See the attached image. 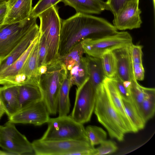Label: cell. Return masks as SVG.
Instances as JSON below:
<instances>
[{"label":"cell","instance_id":"ab89813d","mask_svg":"<svg viewBox=\"0 0 155 155\" xmlns=\"http://www.w3.org/2000/svg\"><path fill=\"white\" fill-rule=\"evenodd\" d=\"M7 1L6 0H0V5L6 2Z\"/></svg>","mask_w":155,"mask_h":155},{"label":"cell","instance_id":"8fae6325","mask_svg":"<svg viewBox=\"0 0 155 155\" xmlns=\"http://www.w3.org/2000/svg\"><path fill=\"white\" fill-rule=\"evenodd\" d=\"M50 114L42 100L23 108L8 117V122L14 124H32L41 126L47 123Z\"/></svg>","mask_w":155,"mask_h":155},{"label":"cell","instance_id":"7a4b0ae2","mask_svg":"<svg viewBox=\"0 0 155 155\" xmlns=\"http://www.w3.org/2000/svg\"><path fill=\"white\" fill-rule=\"evenodd\" d=\"M96 97L94 112L98 120L111 138L122 141L129 130L123 117L112 104L103 83L96 89Z\"/></svg>","mask_w":155,"mask_h":155},{"label":"cell","instance_id":"f35d334b","mask_svg":"<svg viewBox=\"0 0 155 155\" xmlns=\"http://www.w3.org/2000/svg\"><path fill=\"white\" fill-rule=\"evenodd\" d=\"M12 155L9 152L5 151H4L0 150V155Z\"/></svg>","mask_w":155,"mask_h":155},{"label":"cell","instance_id":"d6a6232c","mask_svg":"<svg viewBox=\"0 0 155 155\" xmlns=\"http://www.w3.org/2000/svg\"><path fill=\"white\" fill-rule=\"evenodd\" d=\"M100 144L98 147L95 148L94 155L110 154L115 152L117 149L116 143L112 140H106Z\"/></svg>","mask_w":155,"mask_h":155},{"label":"cell","instance_id":"83f0119b","mask_svg":"<svg viewBox=\"0 0 155 155\" xmlns=\"http://www.w3.org/2000/svg\"><path fill=\"white\" fill-rule=\"evenodd\" d=\"M84 53L81 42L75 45L66 55L59 58L68 71L80 60Z\"/></svg>","mask_w":155,"mask_h":155},{"label":"cell","instance_id":"9c48e42d","mask_svg":"<svg viewBox=\"0 0 155 155\" xmlns=\"http://www.w3.org/2000/svg\"><path fill=\"white\" fill-rule=\"evenodd\" d=\"M96 99V90L88 78L76 89L74 104L70 116L83 124L89 122L94 111Z\"/></svg>","mask_w":155,"mask_h":155},{"label":"cell","instance_id":"ba28073f","mask_svg":"<svg viewBox=\"0 0 155 155\" xmlns=\"http://www.w3.org/2000/svg\"><path fill=\"white\" fill-rule=\"evenodd\" d=\"M131 35L127 31H118L112 35L88 38L81 42L84 53L90 56L100 58L105 53L133 43Z\"/></svg>","mask_w":155,"mask_h":155},{"label":"cell","instance_id":"7c38bea8","mask_svg":"<svg viewBox=\"0 0 155 155\" xmlns=\"http://www.w3.org/2000/svg\"><path fill=\"white\" fill-rule=\"evenodd\" d=\"M139 0L128 2L115 16L113 25L117 30H132L140 28L142 23L139 8Z\"/></svg>","mask_w":155,"mask_h":155},{"label":"cell","instance_id":"e575fe53","mask_svg":"<svg viewBox=\"0 0 155 155\" xmlns=\"http://www.w3.org/2000/svg\"><path fill=\"white\" fill-rule=\"evenodd\" d=\"M111 79L122 99L126 101L132 102L129 90L124 82L116 76Z\"/></svg>","mask_w":155,"mask_h":155},{"label":"cell","instance_id":"836d02e7","mask_svg":"<svg viewBox=\"0 0 155 155\" xmlns=\"http://www.w3.org/2000/svg\"><path fill=\"white\" fill-rule=\"evenodd\" d=\"M48 46L45 37L43 34L39 32L38 58V68L45 64Z\"/></svg>","mask_w":155,"mask_h":155},{"label":"cell","instance_id":"d4e9b609","mask_svg":"<svg viewBox=\"0 0 155 155\" xmlns=\"http://www.w3.org/2000/svg\"><path fill=\"white\" fill-rule=\"evenodd\" d=\"M39 37V35L32 42L23 54L10 66L0 73V80L13 77L18 74L28 55Z\"/></svg>","mask_w":155,"mask_h":155},{"label":"cell","instance_id":"f546056e","mask_svg":"<svg viewBox=\"0 0 155 155\" xmlns=\"http://www.w3.org/2000/svg\"><path fill=\"white\" fill-rule=\"evenodd\" d=\"M85 131L89 142L93 146L100 144L106 140V132L100 127L88 125L85 128Z\"/></svg>","mask_w":155,"mask_h":155},{"label":"cell","instance_id":"2e32d148","mask_svg":"<svg viewBox=\"0 0 155 155\" xmlns=\"http://www.w3.org/2000/svg\"><path fill=\"white\" fill-rule=\"evenodd\" d=\"M18 98L19 110L42 100L39 84L28 82L18 85Z\"/></svg>","mask_w":155,"mask_h":155},{"label":"cell","instance_id":"7402d4cb","mask_svg":"<svg viewBox=\"0 0 155 155\" xmlns=\"http://www.w3.org/2000/svg\"><path fill=\"white\" fill-rule=\"evenodd\" d=\"M145 97L138 111L146 123L154 115L155 111V89L144 87Z\"/></svg>","mask_w":155,"mask_h":155},{"label":"cell","instance_id":"4fadbf2b","mask_svg":"<svg viewBox=\"0 0 155 155\" xmlns=\"http://www.w3.org/2000/svg\"><path fill=\"white\" fill-rule=\"evenodd\" d=\"M132 44L112 51L116 61V76L124 83H130L137 81L134 78L133 69L131 55Z\"/></svg>","mask_w":155,"mask_h":155},{"label":"cell","instance_id":"e0dca14e","mask_svg":"<svg viewBox=\"0 0 155 155\" xmlns=\"http://www.w3.org/2000/svg\"><path fill=\"white\" fill-rule=\"evenodd\" d=\"M61 2L74 8L76 13L98 14L105 10L110 11L106 2L102 0H61Z\"/></svg>","mask_w":155,"mask_h":155},{"label":"cell","instance_id":"8d00e7d4","mask_svg":"<svg viewBox=\"0 0 155 155\" xmlns=\"http://www.w3.org/2000/svg\"><path fill=\"white\" fill-rule=\"evenodd\" d=\"M6 2L0 5V26L3 25L7 12L8 7Z\"/></svg>","mask_w":155,"mask_h":155},{"label":"cell","instance_id":"ffe728a7","mask_svg":"<svg viewBox=\"0 0 155 155\" xmlns=\"http://www.w3.org/2000/svg\"><path fill=\"white\" fill-rule=\"evenodd\" d=\"M89 75V80L96 89L103 83L106 77L103 68L100 58L86 54L85 57Z\"/></svg>","mask_w":155,"mask_h":155},{"label":"cell","instance_id":"277c9868","mask_svg":"<svg viewBox=\"0 0 155 155\" xmlns=\"http://www.w3.org/2000/svg\"><path fill=\"white\" fill-rule=\"evenodd\" d=\"M31 143L36 155H94L95 150L94 146L86 141L39 139Z\"/></svg>","mask_w":155,"mask_h":155},{"label":"cell","instance_id":"5b68a950","mask_svg":"<svg viewBox=\"0 0 155 155\" xmlns=\"http://www.w3.org/2000/svg\"><path fill=\"white\" fill-rule=\"evenodd\" d=\"M57 5L40 13L39 32L46 39L48 52L45 64L59 58L58 51L62 19L60 18Z\"/></svg>","mask_w":155,"mask_h":155},{"label":"cell","instance_id":"74e56055","mask_svg":"<svg viewBox=\"0 0 155 155\" xmlns=\"http://www.w3.org/2000/svg\"><path fill=\"white\" fill-rule=\"evenodd\" d=\"M5 113V110L3 104L0 98V119H1Z\"/></svg>","mask_w":155,"mask_h":155},{"label":"cell","instance_id":"4316f807","mask_svg":"<svg viewBox=\"0 0 155 155\" xmlns=\"http://www.w3.org/2000/svg\"><path fill=\"white\" fill-rule=\"evenodd\" d=\"M122 102L125 113L134 127L137 131L143 129L146 123L140 116L133 103L123 99Z\"/></svg>","mask_w":155,"mask_h":155},{"label":"cell","instance_id":"3957f363","mask_svg":"<svg viewBox=\"0 0 155 155\" xmlns=\"http://www.w3.org/2000/svg\"><path fill=\"white\" fill-rule=\"evenodd\" d=\"M46 71L40 75L39 85L42 101L50 115L58 113V97L61 84L68 75V71L60 58L45 64Z\"/></svg>","mask_w":155,"mask_h":155},{"label":"cell","instance_id":"484cf974","mask_svg":"<svg viewBox=\"0 0 155 155\" xmlns=\"http://www.w3.org/2000/svg\"><path fill=\"white\" fill-rule=\"evenodd\" d=\"M143 46L139 45H131V55L133 69L134 78L137 81H143L145 71L142 63Z\"/></svg>","mask_w":155,"mask_h":155},{"label":"cell","instance_id":"d6986e66","mask_svg":"<svg viewBox=\"0 0 155 155\" xmlns=\"http://www.w3.org/2000/svg\"><path fill=\"white\" fill-rule=\"evenodd\" d=\"M0 98L8 117L19 110L18 85L0 87Z\"/></svg>","mask_w":155,"mask_h":155},{"label":"cell","instance_id":"b9f144b4","mask_svg":"<svg viewBox=\"0 0 155 155\" xmlns=\"http://www.w3.org/2000/svg\"></svg>","mask_w":155,"mask_h":155},{"label":"cell","instance_id":"1f68e13d","mask_svg":"<svg viewBox=\"0 0 155 155\" xmlns=\"http://www.w3.org/2000/svg\"><path fill=\"white\" fill-rule=\"evenodd\" d=\"M61 1V0H39L32 8L30 14L33 16L38 17L40 13L51 7L57 5Z\"/></svg>","mask_w":155,"mask_h":155},{"label":"cell","instance_id":"30bf717a","mask_svg":"<svg viewBox=\"0 0 155 155\" xmlns=\"http://www.w3.org/2000/svg\"><path fill=\"white\" fill-rule=\"evenodd\" d=\"M0 147L12 155L35 154L32 143L8 121L0 125Z\"/></svg>","mask_w":155,"mask_h":155},{"label":"cell","instance_id":"60d3db41","mask_svg":"<svg viewBox=\"0 0 155 155\" xmlns=\"http://www.w3.org/2000/svg\"><path fill=\"white\" fill-rule=\"evenodd\" d=\"M153 4L154 6V8H155V0H153Z\"/></svg>","mask_w":155,"mask_h":155},{"label":"cell","instance_id":"52a82bcc","mask_svg":"<svg viewBox=\"0 0 155 155\" xmlns=\"http://www.w3.org/2000/svg\"><path fill=\"white\" fill-rule=\"evenodd\" d=\"M38 17L30 14L22 21L0 26V60L7 57L37 24Z\"/></svg>","mask_w":155,"mask_h":155},{"label":"cell","instance_id":"5bb4252c","mask_svg":"<svg viewBox=\"0 0 155 155\" xmlns=\"http://www.w3.org/2000/svg\"><path fill=\"white\" fill-rule=\"evenodd\" d=\"M32 0H7L8 10L3 25L19 22L28 18L32 9Z\"/></svg>","mask_w":155,"mask_h":155},{"label":"cell","instance_id":"44dd1931","mask_svg":"<svg viewBox=\"0 0 155 155\" xmlns=\"http://www.w3.org/2000/svg\"><path fill=\"white\" fill-rule=\"evenodd\" d=\"M68 76L72 85L78 87L89 78V75L85 57L80 60L68 71Z\"/></svg>","mask_w":155,"mask_h":155},{"label":"cell","instance_id":"cb8c5ba5","mask_svg":"<svg viewBox=\"0 0 155 155\" xmlns=\"http://www.w3.org/2000/svg\"><path fill=\"white\" fill-rule=\"evenodd\" d=\"M39 38V37L18 73L25 74L28 78V82L31 78H40V75L38 71V58Z\"/></svg>","mask_w":155,"mask_h":155},{"label":"cell","instance_id":"d590c367","mask_svg":"<svg viewBox=\"0 0 155 155\" xmlns=\"http://www.w3.org/2000/svg\"><path fill=\"white\" fill-rule=\"evenodd\" d=\"M131 0H107L106 2L114 16L128 2Z\"/></svg>","mask_w":155,"mask_h":155},{"label":"cell","instance_id":"4dcf8cb0","mask_svg":"<svg viewBox=\"0 0 155 155\" xmlns=\"http://www.w3.org/2000/svg\"><path fill=\"white\" fill-rule=\"evenodd\" d=\"M128 89L132 102L138 111L145 97L144 87L135 81L130 83Z\"/></svg>","mask_w":155,"mask_h":155},{"label":"cell","instance_id":"f1b7e54d","mask_svg":"<svg viewBox=\"0 0 155 155\" xmlns=\"http://www.w3.org/2000/svg\"><path fill=\"white\" fill-rule=\"evenodd\" d=\"M100 58L106 77L110 78L115 77L116 74V61L113 51L105 53Z\"/></svg>","mask_w":155,"mask_h":155},{"label":"cell","instance_id":"ac0fdd59","mask_svg":"<svg viewBox=\"0 0 155 155\" xmlns=\"http://www.w3.org/2000/svg\"><path fill=\"white\" fill-rule=\"evenodd\" d=\"M103 83L110 101L114 108L123 117L129 133L138 132L131 123L125 113L122 99L111 79L106 77Z\"/></svg>","mask_w":155,"mask_h":155},{"label":"cell","instance_id":"6da1fadb","mask_svg":"<svg viewBox=\"0 0 155 155\" xmlns=\"http://www.w3.org/2000/svg\"><path fill=\"white\" fill-rule=\"evenodd\" d=\"M105 19L89 14L76 13L62 19L58 48L59 58L68 53L77 44L88 38L112 35L118 32Z\"/></svg>","mask_w":155,"mask_h":155},{"label":"cell","instance_id":"9a60e30c","mask_svg":"<svg viewBox=\"0 0 155 155\" xmlns=\"http://www.w3.org/2000/svg\"><path fill=\"white\" fill-rule=\"evenodd\" d=\"M39 35V27L37 24L7 57L0 60V73L18 59Z\"/></svg>","mask_w":155,"mask_h":155},{"label":"cell","instance_id":"603a6c76","mask_svg":"<svg viewBox=\"0 0 155 155\" xmlns=\"http://www.w3.org/2000/svg\"><path fill=\"white\" fill-rule=\"evenodd\" d=\"M72 85L68 75L64 78L61 86L58 97V113L59 116L68 115L71 104L69 97Z\"/></svg>","mask_w":155,"mask_h":155},{"label":"cell","instance_id":"8992f818","mask_svg":"<svg viewBox=\"0 0 155 155\" xmlns=\"http://www.w3.org/2000/svg\"><path fill=\"white\" fill-rule=\"evenodd\" d=\"M48 128L40 138L44 140H73L89 141L83 124L69 115L49 119Z\"/></svg>","mask_w":155,"mask_h":155}]
</instances>
